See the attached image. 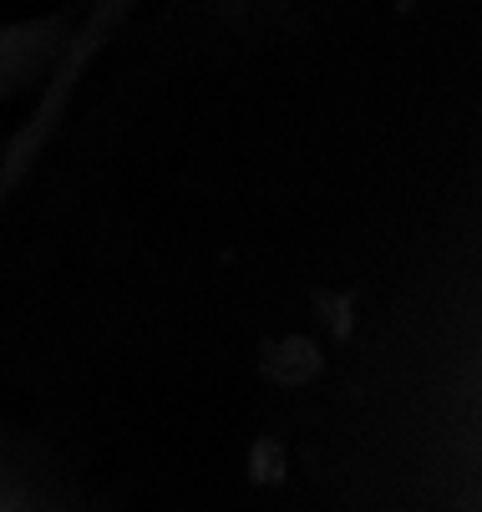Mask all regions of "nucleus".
Instances as JSON below:
<instances>
[]
</instances>
